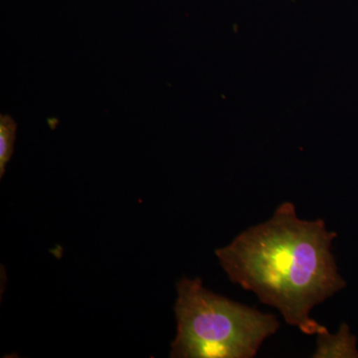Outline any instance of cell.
<instances>
[{
	"label": "cell",
	"instance_id": "7a4b0ae2",
	"mask_svg": "<svg viewBox=\"0 0 358 358\" xmlns=\"http://www.w3.org/2000/svg\"><path fill=\"white\" fill-rule=\"evenodd\" d=\"M178 294L171 357L253 358L280 329L275 315L212 293L200 279L181 280Z\"/></svg>",
	"mask_w": 358,
	"mask_h": 358
},
{
	"label": "cell",
	"instance_id": "3957f363",
	"mask_svg": "<svg viewBox=\"0 0 358 358\" xmlns=\"http://www.w3.org/2000/svg\"><path fill=\"white\" fill-rule=\"evenodd\" d=\"M317 336L313 358H358L357 338L350 333L348 324H341L336 334H331L327 329Z\"/></svg>",
	"mask_w": 358,
	"mask_h": 358
},
{
	"label": "cell",
	"instance_id": "6da1fadb",
	"mask_svg": "<svg viewBox=\"0 0 358 358\" xmlns=\"http://www.w3.org/2000/svg\"><path fill=\"white\" fill-rule=\"evenodd\" d=\"M336 237L322 219L303 220L286 201L215 254L231 282L313 336L327 329L310 317L313 308L346 287L331 252Z\"/></svg>",
	"mask_w": 358,
	"mask_h": 358
},
{
	"label": "cell",
	"instance_id": "277c9868",
	"mask_svg": "<svg viewBox=\"0 0 358 358\" xmlns=\"http://www.w3.org/2000/svg\"><path fill=\"white\" fill-rule=\"evenodd\" d=\"M15 122L8 115L0 117V176L6 173V166L13 154L16 136Z\"/></svg>",
	"mask_w": 358,
	"mask_h": 358
}]
</instances>
